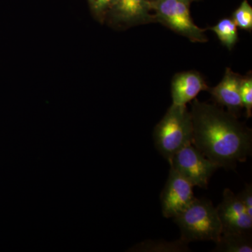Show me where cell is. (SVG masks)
Instances as JSON below:
<instances>
[{"label":"cell","mask_w":252,"mask_h":252,"mask_svg":"<svg viewBox=\"0 0 252 252\" xmlns=\"http://www.w3.org/2000/svg\"><path fill=\"white\" fill-rule=\"evenodd\" d=\"M210 89L201 74L196 71L177 73L172 79L171 95L172 104L187 105L201 91Z\"/></svg>","instance_id":"cell-10"},{"label":"cell","mask_w":252,"mask_h":252,"mask_svg":"<svg viewBox=\"0 0 252 252\" xmlns=\"http://www.w3.org/2000/svg\"><path fill=\"white\" fill-rule=\"evenodd\" d=\"M189 243L182 239L175 241L147 240L137 244L131 251L137 252H186L190 251Z\"/></svg>","instance_id":"cell-12"},{"label":"cell","mask_w":252,"mask_h":252,"mask_svg":"<svg viewBox=\"0 0 252 252\" xmlns=\"http://www.w3.org/2000/svg\"><path fill=\"white\" fill-rule=\"evenodd\" d=\"M243 77L226 68L224 76L220 84L208 91L217 103L227 107L228 112L238 117L243 109L240 98V84Z\"/></svg>","instance_id":"cell-9"},{"label":"cell","mask_w":252,"mask_h":252,"mask_svg":"<svg viewBox=\"0 0 252 252\" xmlns=\"http://www.w3.org/2000/svg\"><path fill=\"white\" fill-rule=\"evenodd\" d=\"M181 231V239L186 243L220 240L221 223L217 208L210 200L195 198L185 211L174 217Z\"/></svg>","instance_id":"cell-2"},{"label":"cell","mask_w":252,"mask_h":252,"mask_svg":"<svg viewBox=\"0 0 252 252\" xmlns=\"http://www.w3.org/2000/svg\"><path fill=\"white\" fill-rule=\"evenodd\" d=\"M240 98L243 108L246 111L247 117L252 115V77L251 74L243 77L240 84Z\"/></svg>","instance_id":"cell-15"},{"label":"cell","mask_w":252,"mask_h":252,"mask_svg":"<svg viewBox=\"0 0 252 252\" xmlns=\"http://www.w3.org/2000/svg\"><path fill=\"white\" fill-rule=\"evenodd\" d=\"M149 1H150V2H154V1H157V0H149Z\"/></svg>","instance_id":"cell-18"},{"label":"cell","mask_w":252,"mask_h":252,"mask_svg":"<svg viewBox=\"0 0 252 252\" xmlns=\"http://www.w3.org/2000/svg\"><path fill=\"white\" fill-rule=\"evenodd\" d=\"M192 144L219 168L235 169L251 156L252 135L238 117L215 104L190 102Z\"/></svg>","instance_id":"cell-1"},{"label":"cell","mask_w":252,"mask_h":252,"mask_svg":"<svg viewBox=\"0 0 252 252\" xmlns=\"http://www.w3.org/2000/svg\"><path fill=\"white\" fill-rule=\"evenodd\" d=\"M114 0H89L91 9L98 19L107 17Z\"/></svg>","instance_id":"cell-16"},{"label":"cell","mask_w":252,"mask_h":252,"mask_svg":"<svg viewBox=\"0 0 252 252\" xmlns=\"http://www.w3.org/2000/svg\"><path fill=\"white\" fill-rule=\"evenodd\" d=\"M170 167L189 180L193 187L206 189L219 168L192 144L181 149L168 161Z\"/></svg>","instance_id":"cell-5"},{"label":"cell","mask_w":252,"mask_h":252,"mask_svg":"<svg viewBox=\"0 0 252 252\" xmlns=\"http://www.w3.org/2000/svg\"><path fill=\"white\" fill-rule=\"evenodd\" d=\"M193 123L187 105L172 104L154 131L156 148L169 161L181 149L192 144Z\"/></svg>","instance_id":"cell-3"},{"label":"cell","mask_w":252,"mask_h":252,"mask_svg":"<svg viewBox=\"0 0 252 252\" xmlns=\"http://www.w3.org/2000/svg\"><path fill=\"white\" fill-rule=\"evenodd\" d=\"M193 186L170 167L168 178L160 195L162 213L165 218L180 215L195 200Z\"/></svg>","instance_id":"cell-6"},{"label":"cell","mask_w":252,"mask_h":252,"mask_svg":"<svg viewBox=\"0 0 252 252\" xmlns=\"http://www.w3.org/2000/svg\"><path fill=\"white\" fill-rule=\"evenodd\" d=\"M210 30L216 34L220 43L227 49H233L238 41V27L230 18H223Z\"/></svg>","instance_id":"cell-13"},{"label":"cell","mask_w":252,"mask_h":252,"mask_svg":"<svg viewBox=\"0 0 252 252\" xmlns=\"http://www.w3.org/2000/svg\"><path fill=\"white\" fill-rule=\"evenodd\" d=\"M191 1H195V0H191Z\"/></svg>","instance_id":"cell-19"},{"label":"cell","mask_w":252,"mask_h":252,"mask_svg":"<svg viewBox=\"0 0 252 252\" xmlns=\"http://www.w3.org/2000/svg\"><path fill=\"white\" fill-rule=\"evenodd\" d=\"M215 250L220 252H252L251 233H223Z\"/></svg>","instance_id":"cell-11"},{"label":"cell","mask_w":252,"mask_h":252,"mask_svg":"<svg viewBox=\"0 0 252 252\" xmlns=\"http://www.w3.org/2000/svg\"><path fill=\"white\" fill-rule=\"evenodd\" d=\"M237 197L244 207L246 209L247 212L250 216L252 217V184H249L245 186V189L237 194Z\"/></svg>","instance_id":"cell-17"},{"label":"cell","mask_w":252,"mask_h":252,"mask_svg":"<svg viewBox=\"0 0 252 252\" xmlns=\"http://www.w3.org/2000/svg\"><path fill=\"white\" fill-rule=\"evenodd\" d=\"M237 27L251 31L252 29V7L248 0H243L232 18Z\"/></svg>","instance_id":"cell-14"},{"label":"cell","mask_w":252,"mask_h":252,"mask_svg":"<svg viewBox=\"0 0 252 252\" xmlns=\"http://www.w3.org/2000/svg\"><path fill=\"white\" fill-rule=\"evenodd\" d=\"M222 233H251L252 217L231 190H223L221 203L216 207Z\"/></svg>","instance_id":"cell-7"},{"label":"cell","mask_w":252,"mask_h":252,"mask_svg":"<svg viewBox=\"0 0 252 252\" xmlns=\"http://www.w3.org/2000/svg\"><path fill=\"white\" fill-rule=\"evenodd\" d=\"M107 16L113 22L124 26L157 22L149 0H114Z\"/></svg>","instance_id":"cell-8"},{"label":"cell","mask_w":252,"mask_h":252,"mask_svg":"<svg viewBox=\"0 0 252 252\" xmlns=\"http://www.w3.org/2000/svg\"><path fill=\"white\" fill-rule=\"evenodd\" d=\"M191 0H157L152 3L157 22L188 38L193 42H206L205 30L194 23L190 12Z\"/></svg>","instance_id":"cell-4"}]
</instances>
